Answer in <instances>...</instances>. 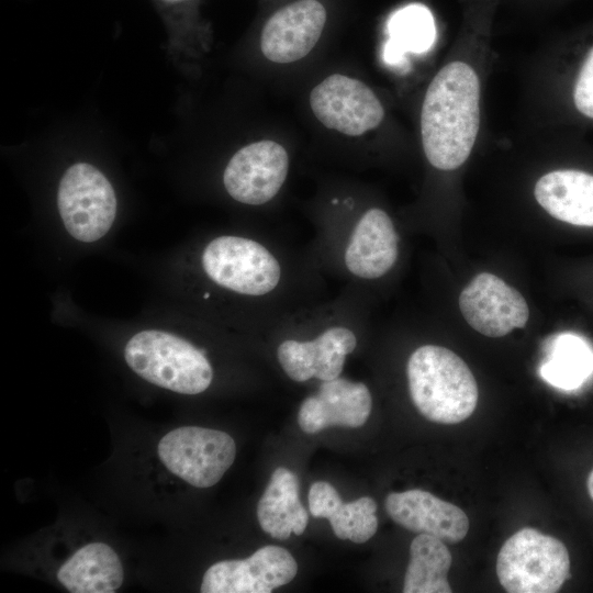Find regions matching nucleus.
Here are the masks:
<instances>
[{"instance_id":"nucleus-10","label":"nucleus","mask_w":593,"mask_h":593,"mask_svg":"<svg viewBox=\"0 0 593 593\" xmlns=\"http://www.w3.org/2000/svg\"><path fill=\"white\" fill-rule=\"evenodd\" d=\"M310 105L322 124L348 136L376 128L384 116L381 102L367 85L339 74L313 88Z\"/></svg>"},{"instance_id":"nucleus-17","label":"nucleus","mask_w":593,"mask_h":593,"mask_svg":"<svg viewBox=\"0 0 593 593\" xmlns=\"http://www.w3.org/2000/svg\"><path fill=\"white\" fill-rule=\"evenodd\" d=\"M309 508L314 517L327 518L339 539L362 544L378 529L377 504L373 499L362 496L343 503L336 489L325 481H317L311 485Z\"/></svg>"},{"instance_id":"nucleus-22","label":"nucleus","mask_w":593,"mask_h":593,"mask_svg":"<svg viewBox=\"0 0 593 593\" xmlns=\"http://www.w3.org/2000/svg\"><path fill=\"white\" fill-rule=\"evenodd\" d=\"M593 371V353L579 337L564 334L551 345L550 357L541 367L542 378L562 389L579 387Z\"/></svg>"},{"instance_id":"nucleus-24","label":"nucleus","mask_w":593,"mask_h":593,"mask_svg":"<svg viewBox=\"0 0 593 593\" xmlns=\"http://www.w3.org/2000/svg\"><path fill=\"white\" fill-rule=\"evenodd\" d=\"M586 486H588V492H589L591 499L593 500V469H592V471L590 472V474L588 477Z\"/></svg>"},{"instance_id":"nucleus-13","label":"nucleus","mask_w":593,"mask_h":593,"mask_svg":"<svg viewBox=\"0 0 593 593\" xmlns=\"http://www.w3.org/2000/svg\"><path fill=\"white\" fill-rule=\"evenodd\" d=\"M327 19L318 0H296L277 10L260 35L264 56L278 64L305 57L318 42Z\"/></svg>"},{"instance_id":"nucleus-12","label":"nucleus","mask_w":593,"mask_h":593,"mask_svg":"<svg viewBox=\"0 0 593 593\" xmlns=\"http://www.w3.org/2000/svg\"><path fill=\"white\" fill-rule=\"evenodd\" d=\"M298 564L278 546H265L242 560H224L204 573L202 593H269L293 580Z\"/></svg>"},{"instance_id":"nucleus-19","label":"nucleus","mask_w":593,"mask_h":593,"mask_svg":"<svg viewBox=\"0 0 593 593\" xmlns=\"http://www.w3.org/2000/svg\"><path fill=\"white\" fill-rule=\"evenodd\" d=\"M257 518L264 532L278 539L293 533L302 535L309 515L299 499V480L284 467L277 468L257 505Z\"/></svg>"},{"instance_id":"nucleus-11","label":"nucleus","mask_w":593,"mask_h":593,"mask_svg":"<svg viewBox=\"0 0 593 593\" xmlns=\"http://www.w3.org/2000/svg\"><path fill=\"white\" fill-rule=\"evenodd\" d=\"M459 307L480 334L496 338L526 326L529 309L515 288L490 272L477 275L461 291Z\"/></svg>"},{"instance_id":"nucleus-7","label":"nucleus","mask_w":593,"mask_h":593,"mask_svg":"<svg viewBox=\"0 0 593 593\" xmlns=\"http://www.w3.org/2000/svg\"><path fill=\"white\" fill-rule=\"evenodd\" d=\"M63 223L76 239L92 243L111 228L116 198L107 177L94 166L78 163L63 175L57 193Z\"/></svg>"},{"instance_id":"nucleus-1","label":"nucleus","mask_w":593,"mask_h":593,"mask_svg":"<svg viewBox=\"0 0 593 593\" xmlns=\"http://www.w3.org/2000/svg\"><path fill=\"white\" fill-rule=\"evenodd\" d=\"M368 300L367 291L344 286L336 296L305 306L268 331L283 373L298 383L340 377L369 325Z\"/></svg>"},{"instance_id":"nucleus-4","label":"nucleus","mask_w":593,"mask_h":593,"mask_svg":"<svg viewBox=\"0 0 593 593\" xmlns=\"http://www.w3.org/2000/svg\"><path fill=\"white\" fill-rule=\"evenodd\" d=\"M406 379L413 404L432 422L457 424L477 407L479 389L470 368L446 347L426 344L412 351Z\"/></svg>"},{"instance_id":"nucleus-3","label":"nucleus","mask_w":593,"mask_h":593,"mask_svg":"<svg viewBox=\"0 0 593 593\" xmlns=\"http://www.w3.org/2000/svg\"><path fill=\"white\" fill-rule=\"evenodd\" d=\"M480 83L467 64L452 61L429 83L421 113L425 156L440 170H454L469 157L480 124Z\"/></svg>"},{"instance_id":"nucleus-2","label":"nucleus","mask_w":593,"mask_h":593,"mask_svg":"<svg viewBox=\"0 0 593 593\" xmlns=\"http://www.w3.org/2000/svg\"><path fill=\"white\" fill-rule=\"evenodd\" d=\"M331 203L337 212L318 217L305 250L325 278L369 293L399 262L400 233L379 206L359 211L351 197H333Z\"/></svg>"},{"instance_id":"nucleus-21","label":"nucleus","mask_w":593,"mask_h":593,"mask_svg":"<svg viewBox=\"0 0 593 593\" xmlns=\"http://www.w3.org/2000/svg\"><path fill=\"white\" fill-rule=\"evenodd\" d=\"M389 40L383 59L389 65H402L407 52L422 54L430 49L436 38V26L429 9L419 3L395 11L387 24Z\"/></svg>"},{"instance_id":"nucleus-15","label":"nucleus","mask_w":593,"mask_h":593,"mask_svg":"<svg viewBox=\"0 0 593 593\" xmlns=\"http://www.w3.org/2000/svg\"><path fill=\"white\" fill-rule=\"evenodd\" d=\"M384 505L396 524L445 542H459L469 530V518L460 507L428 491L413 489L390 493Z\"/></svg>"},{"instance_id":"nucleus-6","label":"nucleus","mask_w":593,"mask_h":593,"mask_svg":"<svg viewBox=\"0 0 593 593\" xmlns=\"http://www.w3.org/2000/svg\"><path fill=\"white\" fill-rule=\"evenodd\" d=\"M567 547L559 539L525 527L502 546L496 574L510 593H555L570 573Z\"/></svg>"},{"instance_id":"nucleus-14","label":"nucleus","mask_w":593,"mask_h":593,"mask_svg":"<svg viewBox=\"0 0 593 593\" xmlns=\"http://www.w3.org/2000/svg\"><path fill=\"white\" fill-rule=\"evenodd\" d=\"M372 395L366 383L338 377L322 381L300 405L298 423L307 434L329 426L360 427L370 416Z\"/></svg>"},{"instance_id":"nucleus-8","label":"nucleus","mask_w":593,"mask_h":593,"mask_svg":"<svg viewBox=\"0 0 593 593\" xmlns=\"http://www.w3.org/2000/svg\"><path fill=\"white\" fill-rule=\"evenodd\" d=\"M160 461L197 488L217 483L235 459L234 439L225 432L197 426L170 430L158 443Z\"/></svg>"},{"instance_id":"nucleus-20","label":"nucleus","mask_w":593,"mask_h":593,"mask_svg":"<svg viewBox=\"0 0 593 593\" xmlns=\"http://www.w3.org/2000/svg\"><path fill=\"white\" fill-rule=\"evenodd\" d=\"M452 557L445 541L418 534L410 546V562L404 577V593H451L447 574Z\"/></svg>"},{"instance_id":"nucleus-5","label":"nucleus","mask_w":593,"mask_h":593,"mask_svg":"<svg viewBox=\"0 0 593 593\" xmlns=\"http://www.w3.org/2000/svg\"><path fill=\"white\" fill-rule=\"evenodd\" d=\"M124 358L141 378L181 394L204 392L214 377L205 348L161 331L135 334L125 346Z\"/></svg>"},{"instance_id":"nucleus-9","label":"nucleus","mask_w":593,"mask_h":593,"mask_svg":"<svg viewBox=\"0 0 593 593\" xmlns=\"http://www.w3.org/2000/svg\"><path fill=\"white\" fill-rule=\"evenodd\" d=\"M289 155L277 142L248 144L228 160L223 184L228 195L245 205L261 206L277 198L289 174Z\"/></svg>"},{"instance_id":"nucleus-16","label":"nucleus","mask_w":593,"mask_h":593,"mask_svg":"<svg viewBox=\"0 0 593 593\" xmlns=\"http://www.w3.org/2000/svg\"><path fill=\"white\" fill-rule=\"evenodd\" d=\"M535 198L552 217L593 227V175L573 169L548 172L537 181Z\"/></svg>"},{"instance_id":"nucleus-18","label":"nucleus","mask_w":593,"mask_h":593,"mask_svg":"<svg viewBox=\"0 0 593 593\" xmlns=\"http://www.w3.org/2000/svg\"><path fill=\"white\" fill-rule=\"evenodd\" d=\"M123 579L119 556L103 542L79 548L57 571V580L72 593H113Z\"/></svg>"},{"instance_id":"nucleus-23","label":"nucleus","mask_w":593,"mask_h":593,"mask_svg":"<svg viewBox=\"0 0 593 593\" xmlns=\"http://www.w3.org/2000/svg\"><path fill=\"white\" fill-rule=\"evenodd\" d=\"M573 99L577 109L585 116L593 119V47L579 72Z\"/></svg>"}]
</instances>
